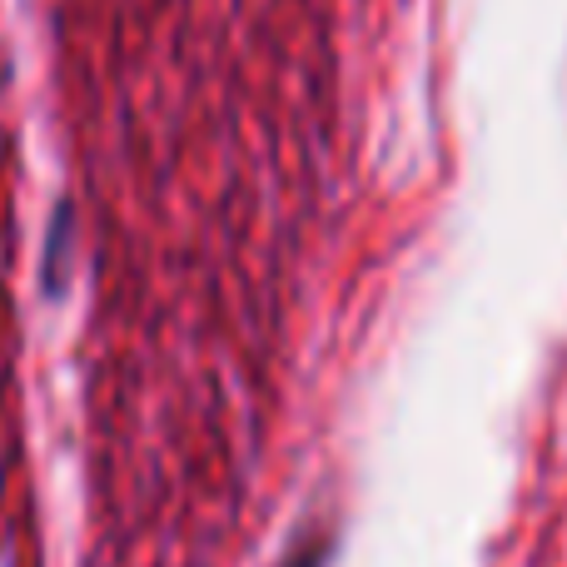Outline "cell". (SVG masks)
<instances>
[{"mask_svg":"<svg viewBox=\"0 0 567 567\" xmlns=\"http://www.w3.org/2000/svg\"><path fill=\"white\" fill-rule=\"evenodd\" d=\"M70 205H60L55 209V225H50V235H45V289L50 293H60L65 289V279H70V269H75V225H70Z\"/></svg>","mask_w":567,"mask_h":567,"instance_id":"obj_1","label":"cell"}]
</instances>
